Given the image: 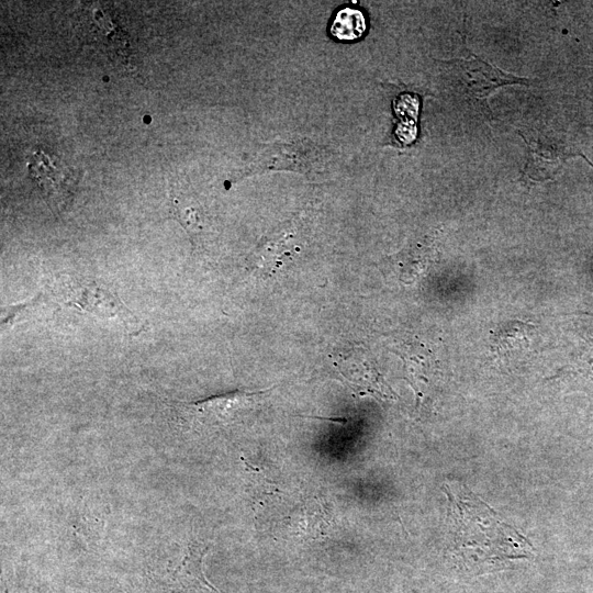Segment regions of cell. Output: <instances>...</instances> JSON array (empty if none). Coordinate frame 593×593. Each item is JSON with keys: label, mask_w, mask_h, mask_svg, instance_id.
<instances>
[{"label": "cell", "mask_w": 593, "mask_h": 593, "mask_svg": "<svg viewBox=\"0 0 593 593\" xmlns=\"http://www.w3.org/2000/svg\"><path fill=\"white\" fill-rule=\"evenodd\" d=\"M449 66L454 90L466 100L485 104L489 96L499 87L525 83L528 80L504 72L479 58L454 59Z\"/></svg>", "instance_id": "3"}, {"label": "cell", "mask_w": 593, "mask_h": 593, "mask_svg": "<svg viewBox=\"0 0 593 593\" xmlns=\"http://www.w3.org/2000/svg\"><path fill=\"white\" fill-rule=\"evenodd\" d=\"M170 215L187 231L191 239L198 236L202 230V213L199 205L180 193L170 198Z\"/></svg>", "instance_id": "9"}, {"label": "cell", "mask_w": 593, "mask_h": 593, "mask_svg": "<svg viewBox=\"0 0 593 593\" xmlns=\"http://www.w3.org/2000/svg\"><path fill=\"white\" fill-rule=\"evenodd\" d=\"M367 29L366 16L359 9L344 7L338 10L331 23L329 32L339 41L360 38Z\"/></svg>", "instance_id": "8"}, {"label": "cell", "mask_w": 593, "mask_h": 593, "mask_svg": "<svg viewBox=\"0 0 593 593\" xmlns=\"http://www.w3.org/2000/svg\"><path fill=\"white\" fill-rule=\"evenodd\" d=\"M296 251V246L288 237L270 240L257 253L254 268L265 276L275 275L293 259Z\"/></svg>", "instance_id": "7"}, {"label": "cell", "mask_w": 593, "mask_h": 593, "mask_svg": "<svg viewBox=\"0 0 593 593\" xmlns=\"http://www.w3.org/2000/svg\"><path fill=\"white\" fill-rule=\"evenodd\" d=\"M337 359L336 367L338 370L347 381L355 384L359 390L383 399L392 398L391 390L367 359L358 355L339 356Z\"/></svg>", "instance_id": "4"}, {"label": "cell", "mask_w": 593, "mask_h": 593, "mask_svg": "<svg viewBox=\"0 0 593 593\" xmlns=\"http://www.w3.org/2000/svg\"><path fill=\"white\" fill-rule=\"evenodd\" d=\"M444 489L449 499L454 559L466 572L500 570L533 553L530 542L467 486L454 483Z\"/></svg>", "instance_id": "1"}, {"label": "cell", "mask_w": 593, "mask_h": 593, "mask_svg": "<svg viewBox=\"0 0 593 593\" xmlns=\"http://www.w3.org/2000/svg\"><path fill=\"white\" fill-rule=\"evenodd\" d=\"M75 293L76 295L71 296L68 305H76L108 317L121 315L123 321H126V316H132L120 299L100 287L85 286Z\"/></svg>", "instance_id": "5"}, {"label": "cell", "mask_w": 593, "mask_h": 593, "mask_svg": "<svg viewBox=\"0 0 593 593\" xmlns=\"http://www.w3.org/2000/svg\"><path fill=\"white\" fill-rule=\"evenodd\" d=\"M534 325L522 321H511L500 325L492 333V347L496 354L506 359L516 358L530 344Z\"/></svg>", "instance_id": "6"}, {"label": "cell", "mask_w": 593, "mask_h": 593, "mask_svg": "<svg viewBox=\"0 0 593 593\" xmlns=\"http://www.w3.org/2000/svg\"><path fill=\"white\" fill-rule=\"evenodd\" d=\"M206 551L208 546L201 542L190 544L179 567L175 571V575L181 579H192L199 585L217 592L216 589L206 581L202 572V559Z\"/></svg>", "instance_id": "10"}, {"label": "cell", "mask_w": 593, "mask_h": 593, "mask_svg": "<svg viewBox=\"0 0 593 593\" xmlns=\"http://www.w3.org/2000/svg\"><path fill=\"white\" fill-rule=\"evenodd\" d=\"M258 394L259 392L235 391L200 401H172L168 404L182 426L198 428L225 424L249 406Z\"/></svg>", "instance_id": "2"}]
</instances>
